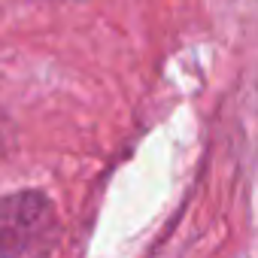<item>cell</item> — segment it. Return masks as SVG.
Instances as JSON below:
<instances>
[{"instance_id": "1", "label": "cell", "mask_w": 258, "mask_h": 258, "mask_svg": "<svg viewBox=\"0 0 258 258\" xmlns=\"http://www.w3.org/2000/svg\"><path fill=\"white\" fill-rule=\"evenodd\" d=\"M58 237V213L43 191H13L0 198V258L49 255Z\"/></svg>"}]
</instances>
